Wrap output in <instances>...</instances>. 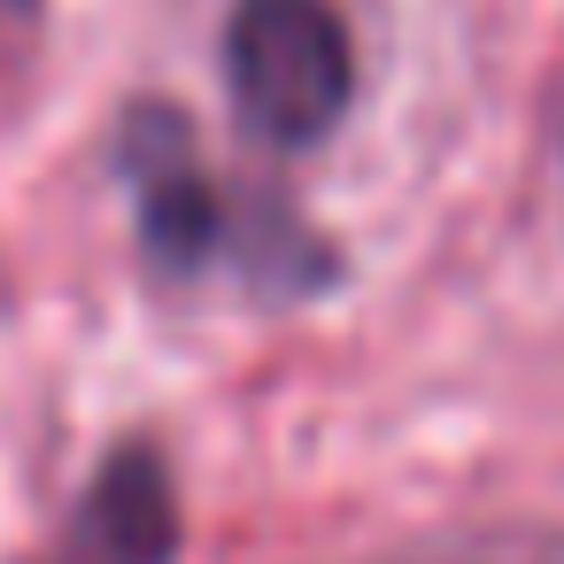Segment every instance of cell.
I'll return each instance as SVG.
<instances>
[{
	"instance_id": "obj_1",
	"label": "cell",
	"mask_w": 564,
	"mask_h": 564,
	"mask_svg": "<svg viewBox=\"0 0 564 564\" xmlns=\"http://www.w3.org/2000/svg\"><path fill=\"white\" fill-rule=\"evenodd\" d=\"M132 194H140V248L171 279H240L263 294H302L325 279V248L263 194H225L171 109L132 124Z\"/></svg>"
},
{
	"instance_id": "obj_2",
	"label": "cell",
	"mask_w": 564,
	"mask_h": 564,
	"mask_svg": "<svg viewBox=\"0 0 564 564\" xmlns=\"http://www.w3.org/2000/svg\"><path fill=\"white\" fill-rule=\"evenodd\" d=\"M225 78L271 148H310L348 117L356 47L325 0H240L225 32Z\"/></svg>"
},
{
	"instance_id": "obj_3",
	"label": "cell",
	"mask_w": 564,
	"mask_h": 564,
	"mask_svg": "<svg viewBox=\"0 0 564 564\" xmlns=\"http://www.w3.org/2000/svg\"><path fill=\"white\" fill-rule=\"evenodd\" d=\"M178 556V495H171V471L155 448H117L86 502L70 510L63 541L40 556V564H171Z\"/></svg>"
},
{
	"instance_id": "obj_4",
	"label": "cell",
	"mask_w": 564,
	"mask_h": 564,
	"mask_svg": "<svg viewBox=\"0 0 564 564\" xmlns=\"http://www.w3.org/2000/svg\"><path fill=\"white\" fill-rule=\"evenodd\" d=\"M387 564H564V549H510V541H479V549H417V556H387Z\"/></svg>"
}]
</instances>
